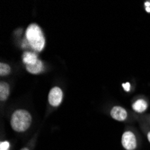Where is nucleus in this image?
Listing matches in <instances>:
<instances>
[{"mask_svg": "<svg viewBox=\"0 0 150 150\" xmlns=\"http://www.w3.org/2000/svg\"><path fill=\"white\" fill-rule=\"evenodd\" d=\"M10 72H11V67L9 65L5 64V63L0 64V75H1L2 76H7Z\"/></svg>", "mask_w": 150, "mask_h": 150, "instance_id": "obj_10", "label": "nucleus"}, {"mask_svg": "<svg viewBox=\"0 0 150 150\" xmlns=\"http://www.w3.org/2000/svg\"><path fill=\"white\" fill-rule=\"evenodd\" d=\"M22 150H29V149H28V148H23Z\"/></svg>", "mask_w": 150, "mask_h": 150, "instance_id": "obj_14", "label": "nucleus"}, {"mask_svg": "<svg viewBox=\"0 0 150 150\" xmlns=\"http://www.w3.org/2000/svg\"><path fill=\"white\" fill-rule=\"evenodd\" d=\"M121 144L126 150H134L137 147V139L133 132L125 131L122 135Z\"/></svg>", "mask_w": 150, "mask_h": 150, "instance_id": "obj_3", "label": "nucleus"}, {"mask_svg": "<svg viewBox=\"0 0 150 150\" xmlns=\"http://www.w3.org/2000/svg\"><path fill=\"white\" fill-rule=\"evenodd\" d=\"M111 116L119 121H123L127 119L128 117V113L127 111L124 108H122L120 106H115L112 109L111 111Z\"/></svg>", "mask_w": 150, "mask_h": 150, "instance_id": "obj_5", "label": "nucleus"}, {"mask_svg": "<svg viewBox=\"0 0 150 150\" xmlns=\"http://www.w3.org/2000/svg\"><path fill=\"white\" fill-rule=\"evenodd\" d=\"M147 139H148V141L150 142V131L147 133Z\"/></svg>", "mask_w": 150, "mask_h": 150, "instance_id": "obj_13", "label": "nucleus"}, {"mask_svg": "<svg viewBox=\"0 0 150 150\" xmlns=\"http://www.w3.org/2000/svg\"><path fill=\"white\" fill-rule=\"evenodd\" d=\"M0 150H9V143L7 141H3L0 144Z\"/></svg>", "mask_w": 150, "mask_h": 150, "instance_id": "obj_11", "label": "nucleus"}, {"mask_svg": "<svg viewBox=\"0 0 150 150\" xmlns=\"http://www.w3.org/2000/svg\"><path fill=\"white\" fill-rule=\"evenodd\" d=\"M49 103L50 105L57 107L59 106L63 99V92L59 87H53L49 93Z\"/></svg>", "mask_w": 150, "mask_h": 150, "instance_id": "obj_4", "label": "nucleus"}, {"mask_svg": "<svg viewBox=\"0 0 150 150\" xmlns=\"http://www.w3.org/2000/svg\"><path fill=\"white\" fill-rule=\"evenodd\" d=\"M10 93V87L6 82H1L0 83V100L6 101Z\"/></svg>", "mask_w": 150, "mask_h": 150, "instance_id": "obj_9", "label": "nucleus"}, {"mask_svg": "<svg viewBox=\"0 0 150 150\" xmlns=\"http://www.w3.org/2000/svg\"><path fill=\"white\" fill-rule=\"evenodd\" d=\"M26 38L31 47L37 52L42 51L45 46V38L42 29L36 24L32 23L26 30Z\"/></svg>", "mask_w": 150, "mask_h": 150, "instance_id": "obj_1", "label": "nucleus"}, {"mask_svg": "<svg viewBox=\"0 0 150 150\" xmlns=\"http://www.w3.org/2000/svg\"><path fill=\"white\" fill-rule=\"evenodd\" d=\"M38 60L37 55L33 52H24L23 56V63L27 65H33L35 64Z\"/></svg>", "mask_w": 150, "mask_h": 150, "instance_id": "obj_8", "label": "nucleus"}, {"mask_svg": "<svg viewBox=\"0 0 150 150\" xmlns=\"http://www.w3.org/2000/svg\"><path fill=\"white\" fill-rule=\"evenodd\" d=\"M123 87H124V89H125L126 91H129V83L124 84V85H123Z\"/></svg>", "mask_w": 150, "mask_h": 150, "instance_id": "obj_12", "label": "nucleus"}, {"mask_svg": "<svg viewBox=\"0 0 150 150\" xmlns=\"http://www.w3.org/2000/svg\"><path fill=\"white\" fill-rule=\"evenodd\" d=\"M147 106H148L147 103L145 100L139 99L132 104V109L135 112H137L139 113H142V112H146V110L147 109Z\"/></svg>", "mask_w": 150, "mask_h": 150, "instance_id": "obj_7", "label": "nucleus"}, {"mask_svg": "<svg viewBox=\"0 0 150 150\" xmlns=\"http://www.w3.org/2000/svg\"><path fill=\"white\" fill-rule=\"evenodd\" d=\"M42 69H43V64L42 60L40 59H38L35 64L26 66V70L32 74H39L42 71Z\"/></svg>", "mask_w": 150, "mask_h": 150, "instance_id": "obj_6", "label": "nucleus"}, {"mask_svg": "<svg viewBox=\"0 0 150 150\" xmlns=\"http://www.w3.org/2000/svg\"><path fill=\"white\" fill-rule=\"evenodd\" d=\"M32 123V116L25 110H17L11 117V127L17 132H23L29 129Z\"/></svg>", "mask_w": 150, "mask_h": 150, "instance_id": "obj_2", "label": "nucleus"}]
</instances>
